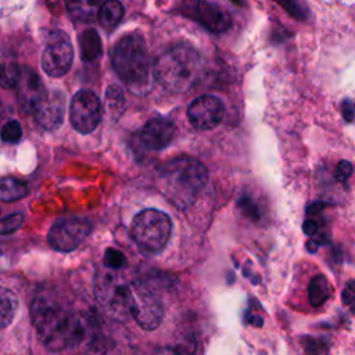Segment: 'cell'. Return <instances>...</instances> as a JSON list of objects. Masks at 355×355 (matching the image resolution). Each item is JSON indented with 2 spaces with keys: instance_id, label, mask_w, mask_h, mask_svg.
I'll return each instance as SVG.
<instances>
[{
  "instance_id": "4dcf8cb0",
  "label": "cell",
  "mask_w": 355,
  "mask_h": 355,
  "mask_svg": "<svg viewBox=\"0 0 355 355\" xmlns=\"http://www.w3.org/2000/svg\"><path fill=\"white\" fill-rule=\"evenodd\" d=\"M340 108H341V114H343V118L345 119V122L351 123L355 121V101L354 100L344 98Z\"/></svg>"
},
{
  "instance_id": "d590c367",
  "label": "cell",
  "mask_w": 355,
  "mask_h": 355,
  "mask_svg": "<svg viewBox=\"0 0 355 355\" xmlns=\"http://www.w3.org/2000/svg\"><path fill=\"white\" fill-rule=\"evenodd\" d=\"M6 265H7V258L3 254H0V269L6 268Z\"/></svg>"
},
{
  "instance_id": "7a4b0ae2",
  "label": "cell",
  "mask_w": 355,
  "mask_h": 355,
  "mask_svg": "<svg viewBox=\"0 0 355 355\" xmlns=\"http://www.w3.org/2000/svg\"><path fill=\"white\" fill-rule=\"evenodd\" d=\"M200 69L201 58L198 51L187 43H179L158 55L153 75L155 82L165 90L182 93L194 85Z\"/></svg>"
},
{
  "instance_id": "d6a6232c",
  "label": "cell",
  "mask_w": 355,
  "mask_h": 355,
  "mask_svg": "<svg viewBox=\"0 0 355 355\" xmlns=\"http://www.w3.org/2000/svg\"><path fill=\"white\" fill-rule=\"evenodd\" d=\"M302 230H304V233L308 234L309 237H313V236L318 233V230H319V225H318V222L313 220V219H306V220L302 223Z\"/></svg>"
},
{
  "instance_id": "6da1fadb",
  "label": "cell",
  "mask_w": 355,
  "mask_h": 355,
  "mask_svg": "<svg viewBox=\"0 0 355 355\" xmlns=\"http://www.w3.org/2000/svg\"><path fill=\"white\" fill-rule=\"evenodd\" d=\"M161 190L178 208L190 207L208 180V172L198 159L180 155L168 161L161 169Z\"/></svg>"
},
{
  "instance_id": "ac0fdd59",
  "label": "cell",
  "mask_w": 355,
  "mask_h": 355,
  "mask_svg": "<svg viewBox=\"0 0 355 355\" xmlns=\"http://www.w3.org/2000/svg\"><path fill=\"white\" fill-rule=\"evenodd\" d=\"M80 57L83 61H94L101 55V39L96 29H86L79 36Z\"/></svg>"
},
{
  "instance_id": "d4e9b609",
  "label": "cell",
  "mask_w": 355,
  "mask_h": 355,
  "mask_svg": "<svg viewBox=\"0 0 355 355\" xmlns=\"http://www.w3.org/2000/svg\"><path fill=\"white\" fill-rule=\"evenodd\" d=\"M237 207L248 219L255 220V222L261 219V208H259L258 202L252 197L241 196L237 200Z\"/></svg>"
},
{
  "instance_id": "3957f363",
  "label": "cell",
  "mask_w": 355,
  "mask_h": 355,
  "mask_svg": "<svg viewBox=\"0 0 355 355\" xmlns=\"http://www.w3.org/2000/svg\"><path fill=\"white\" fill-rule=\"evenodd\" d=\"M111 64L119 79L135 93H144L150 85L147 44L141 35L128 33L111 50Z\"/></svg>"
},
{
  "instance_id": "4fadbf2b",
  "label": "cell",
  "mask_w": 355,
  "mask_h": 355,
  "mask_svg": "<svg viewBox=\"0 0 355 355\" xmlns=\"http://www.w3.org/2000/svg\"><path fill=\"white\" fill-rule=\"evenodd\" d=\"M176 135L175 123L165 116L148 119L137 132V141L144 150L159 151L168 147Z\"/></svg>"
},
{
  "instance_id": "9c48e42d",
  "label": "cell",
  "mask_w": 355,
  "mask_h": 355,
  "mask_svg": "<svg viewBox=\"0 0 355 355\" xmlns=\"http://www.w3.org/2000/svg\"><path fill=\"white\" fill-rule=\"evenodd\" d=\"M73 61V47L68 35L62 31H54L49 36L42 54V68L53 78L65 75Z\"/></svg>"
},
{
  "instance_id": "7c38bea8",
  "label": "cell",
  "mask_w": 355,
  "mask_h": 355,
  "mask_svg": "<svg viewBox=\"0 0 355 355\" xmlns=\"http://www.w3.org/2000/svg\"><path fill=\"white\" fill-rule=\"evenodd\" d=\"M225 116V104L220 98L204 94L197 97L187 108V119L198 130H211L216 128Z\"/></svg>"
},
{
  "instance_id": "484cf974",
  "label": "cell",
  "mask_w": 355,
  "mask_h": 355,
  "mask_svg": "<svg viewBox=\"0 0 355 355\" xmlns=\"http://www.w3.org/2000/svg\"><path fill=\"white\" fill-rule=\"evenodd\" d=\"M0 137L4 143L17 144L22 137V129H21L19 122L12 119V121H8L7 123H4L0 130Z\"/></svg>"
},
{
  "instance_id": "30bf717a",
  "label": "cell",
  "mask_w": 355,
  "mask_h": 355,
  "mask_svg": "<svg viewBox=\"0 0 355 355\" xmlns=\"http://www.w3.org/2000/svg\"><path fill=\"white\" fill-rule=\"evenodd\" d=\"M101 104L92 90H79L69 104V121L82 135L92 133L100 123Z\"/></svg>"
},
{
  "instance_id": "83f0119b",
  "label": "cell",
  "mask_w": 355,
  "mask_h": 355,
  "mask_svg": "<svg viewBox=\"0 0 355 355\" xmlns=\"http://www.w3.org/2000/svg\"><path fill=\"white\" fill-rule=\"evenodd\" d=\"M22 222H24L22 214H14L0 219V234H8L15 232L17 229L21 227Z\"/></svg>"
},
{
  "instance_id": "52a82bcc",
  "label": "cell",
  "mask_w": 355,
  "mask_h": 355,
  "mask_svg": "<svg viewBox=\"0 0 355 355\" xmlns=\"http://www.w3.org/2000/svg\"><path fill=\"white\" fill-rule=\"evenodd\" d=\"M67 348L73 355H105L107 345L96 316L89 312L72 313Z\"/></svg>"
},
{
  "instance_id": "f546056e",
  "label": "cell",
  "mask_w": 355,
  "mask_h": 355,
  "mask_svg": "<svg viewBox=\"0 0 355 355\" xmlns=\"http://www.w3.org/2000/svg\"><path fill=\"white\" fill-rule=\"evenodd\" d=\"M352 172H354V165H352L349 161L343 159V161H340V162L337 164V166H336L334 178H336L338 182L345 183V182L349 179V176L352 175Z\"/></svg>"
},
{
  "instance_id": "cb8c5ba5",
  "label": "cell",
  "mask_w": 355,
  "mask_h": 355,
  "mask_svg": "<svg viewBox=\"0 0 355 355\" xmlns=\"http://www.w3.org/2000/svg\"><path fill=\"white\" fill-rule=\"evenodd\" d=\"M67 8L75 19L89 22L98 12L100 4L96 1H68Z\"/></svg>"
},
{
  "instance_id": "5b68a950",
  "label": "cell",
  "mask_w": 355,
  "mask_h": 355,
  "mask_svg": "<svg viewBox=\"0 0 355 355\" xmlns=\"http://www.w3.org/2000/svg\"><path fill=\"white\" fill-rule=\"evenodd\" d=\"M171 232L172 220L169 215L155 208L140 211L130 225L132 240L147 254L161 252L169 241Z\"/></svg>"
},
{
  "instance_id": "8fae6325",
  "label": "cell",
  "mask_w": 355,
  "mask_h": 355,
  "mask_svg": "<svg viewBox=\"0 0 355 355\" xmlns=\"http://www.w3.org/2000/svg\"><path fill=\"white\" fill-rule=\"evenodd\" d=\"M126 286L114 273H100L96 280V298L98 304L111 315L122 318L128 315L126 309Z\"/></svg>"
},
{
  "instance_id": "277c9868",
  "label": "cell",
  "mask_w": 355,
  "mask_h": 355,
  "mask_svg": "<svg viewBox=\"0 0 355 355\" xmlns=\"http://www.w3.org/2000/svg\"><path fill=\"white\" fill-rule=\"evenodd\" d=\"M31 316L40 341L51 351L68 347L72 313L67 312L54 300L36 297L31 305Z\"/></svg>"
},
{
  "instance_id": "836d02e7",
  "label": "cell",
  "mask_w": 355,
  "mask_h": 355,
  "mask_svg": "<svg viewBox=\"0 0 355 355\" xmlns=\"http://www.w3.org/2000/svg\"><path fill=\"white\" fill-rule=\"evenodd\" d=\"M319 245H320V241L316 240V239H313V237H311V239L305 243V248H306V251L311 252V254L316 252V251L319 250Z\"/></svg>"
},
{
  "instance_id": "d6986e66",
  "label": "cell",
  "mask_w": 355,
  "mask_h": 355,
  "mask_svg": "<svg viewBox=\"0 0 355 355\" xmlns=\"http://www.w3.org/2000/svg\"><path fill=\"white\" fill-rule=\"evenodd\" d=\"M18 309V298L14 291L0 287V329L7 327Z\"/></svg>"
},
{
  "instance_id": "2e32d148",
  "label": "cell",
  "mask_w": 355,
  "mask_h": 355,
  "mask_svg": "<svg viewBox=\"0 0 355 355\" xmlns=\"http://www.w3.org/2000/svg\"><path fill=\"white\" fill-rule=\"evenodd\" d=\"M17 87H18L17 94H18L19 107L25 112L33 114V111L36 110V107L47 93L39 75L35 71H32L29 67H25L21 71Z\"/></svg>"
},
{
  "instance_id": "e0dca14e",
  "label": "cell",
  "mask_w": 355,
  "mask_h": 355,
  "mask_svg": "<svg viewBox=\"0 0 355 355\" xmlns=\"http://www.w3.org/2000/svg\"><path fill=\"white\" fill-rule=\"evenodd\" d=\"M331 284L323 275H316L308 284V301L312 306L323 305L331 295Z\"/></svg>"
},
{
  "instance_id": "ffe728a7",
  "label": "cell",
  "mask_w": 355,
  "mask_h": 355,
  "mask_svg": "<svg viewBox=\"0 0 355 355\" xmlns=\"http://www.w3.org/2000/svg\"><path fill=\"white\" fill-rule=\"evenodd\" d=\"M123 6L119 1H105L100 6L97 17L105 29H112L123 17Z\"/></svg>"
},
{
  "instance_id": "7402d4cb",
  "label": "cell",
  "mask_w": 355,
  "mask_h": 355,
  "mask_svg": "<svg viewBox=\"0 0 355 355\" xmlns=\"http://www.w3.org/2000/svg\"><path fill=\"white\" fill-rule=\"evenodd\" d=\"M125 110V97L119 86L111 85L105 90V111L114 121L118 119Z\"/></svg>"
},
{
  "instance_id": "9a60e30c",
  "label": "cell",
  "mask_w": 355,
  "mask_h": 355,
  "mask_svg": "<svg viewBox=\"0 0 355 355\" xmlns=\"http://www.w3.org/2000/svg\"><path fill=\"white\" fill-rule=\"evenodd\" d=\"M65 96L60 90H50L33 111L35 121L46 130H55L64 122Z\"/></svg>"
},
{
  "instance_id": "ba28073f",
  "label": "cell",
  "mask_w": 355,
  "mask_h": 355,
  "mask_svg": "<svg viewBox=\"0 0 355 355\" xmlns=\"http://www.w3.org/2000/svg\"><path fill=\"white\" fill-rule=\"evenodd\" d=\"M92 232V223L86 218H65L50 227L47 241L51 248L60 252H69L78 248Z\"/></svg>"
},
{
  "instance_id": "5bb4252c",
  "label": "cell",
  "mask_w": 355,
  "mask_h": 355,
  "mask_svg": "<svg viewBox=\"0 0 355 355\" xmlns=\"http://www.w3.org/2000/svg\"><path fill=\"white\" fill-rule=\"evenodd\" d=\"M190 7V10L184 8L183 14L196 19L200 25L212 33H222L232 26V18L229 12L216 3L196 1Z\"/></svg>"
},
{
  "instance_id": "f1b7e54d",
  "label": "cell",
  "mask_w": 355,
  "mask_h": 355,
  "mask_svg": "<svg viewBox=\"0 0 355 355\" xmlns=\"http://www.w3.org/2000/svg\"><path fill=\"white\" fill-rule=\"evenodd\" d=\"M343 304L355 315V280H349L341 291Z\"/></svg>"
},
{
  "instance_id": "603a6c76",
  "label": "cell",
  "mask_w": 355,
  "mask_h": 355,
  "mask_svg": "<svg viewBox=\"0 0 355 355\" xmlns=\"http://www.w3.org/2000/svg\"><path fill=\"white\" fill-rule=\"evenodd\" d=\"M21 69L12 57H0V86L4 89L15 87Z\"/></svg>"
},
{
  "instance_id": "8992f818",
  "label": "cell",
  "mask_w": 355,
  "mask_h": 355,
  "mask_svg": "<svg viewBox=\"0 0 355 355\" xmlns=\"http://www.w3.org/2000/svg\"><path fill=\"white\" fill-rule=\"evenodd\" d=\"M126 309L135 322L144 330L157 329L164 318V305L159 295L141 282L128 283Z\"/></svg>"
},
{
  "instance_id": "1f68e13d",
  "label": "cell",
  "mask_w": 355,
  "mask_h": 355,
  "mask_svg": "<svg viewBox=\"0 0 355 355\" xmlns=\"http://www.w3.org/2000/svg\"><path fill=\"white\" fill-rule=\"evenodd\" d=\"M282 7H284L293 17L298 18V19H304V10L298 7L297 3H280Z\"/></svg>"
},
{
  "instance_id": "4316f807",
  "label": "cell",
  "mask_w": 355,
  "mask_h": 355,
  "mask_svg": "<svg viewBox=\"0 0 355 355\" xmlns=\"http://www.w3.org/2000/svg\"><path fill=\"white\" fill-rule=\"evenodd\" d=\"M103 263L105 268L108 269H122L126 265V257L123 255L122 251L116 250V248H107L104 252V258H103Z\"/></svg>"
},
{
  "instance_id": "e575fe53",
  "label": "cell",
  "mask_w": 355,
  "mask_h": 355,
  "mask_svg": "<svg viewBox=\"0 0 355 355\" xmlns=\"http://www.w3.org/2000/svg\"><path fill=\"white\" fill-rule=\"evenodd\" d=\"M323 207H324V204H323V202H320V201H316V202H313V204H311V205L308 207L306 212H308L309 215H312V214H316V212H319V211H320Z\"/></svg>"
},
{
  "instance_id": "44dd1931",
  "label": "cell",
  "mask_w": 355,
  "mask_h": 355,
  "mask_svg": "<svg viewBox=\"0 0 355 355\" xmlns=\"http://www.w3.org/2000/svg\"><path fill=\"white\" fill-rule=\"evenodd\" d=\"M28 194V186L15 178L0 179V200L10 202L24 198Z\"/></svg>"
}]
</instances>
